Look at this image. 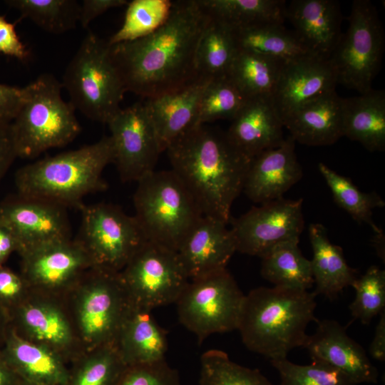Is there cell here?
Listing matches in <instances>:
<instances>
[{"mask_svg":"<svg viewBox=\"0 0 385 385\" xmlns=\"http://www.w3.org/2000/svg\"><path fill=\"white\" fill-rule=\"evenodd\" d=\"M126 367L115 346L108 344L83 365L71 385H116Z\"/></svg>","mask_w":385,"mask_h":385,"instance_id":"obj_42","label":"cell"},{"mask_svg":"<svg viewBox=\"0 0 385 385\" xmlns=\"http://www.w3.org/2000/svg\"><path fill=\"white\" fill-rule=\"evenodd\" d=\"M210 19L198 0L173 1L168 18L153 33L109 45L111 61L125 92L148 99L199 78L197 48Z\"/></svg>","mask_w":385,"mask_h":385,"instance_id":"obj_1","label":"cell"},{"mask_svg":"<svg viewBox=\"0 0 385 385\" xmlns=\"http://www.w3.org/2000/svg\"><path fill=\"white\" fill-rule=\"evenodd\" d=\"M24 277L9 269L0 266V299L12 300L23 291Z\"/></svg>","mask_w":385,"mask_h":385,"instance_id":"obj_48","label":"cell"},{"mask_svg":"<svg viewBox=\"0 0 385 385\" xmlns=\"http://www.w3.org/2000/svg\"><path fill=\"white\" fill-rule=\"evenodd\" d=\"M171 170L183 183L204 216L225 223L243 190L252 159L237 149L226 132L196 125L166 149Z\"/></svg>","mask_w":385,"mask_h":385,"instance_id":"obj_2","label":"cell"},{"mask_svg":"<svg viewBox=\"0 0 385 385\" xmlns=\"http://www.w3.org/2000/svg\"><path fill=\"white\" fill-rule=\"evenodd\" d=\"M237 52L232 28L211 16L197 48L198 76L210 78L227 76Z\"/></svg>","mask_w":385,"mask_h":385,"instance_id":"obj_33","label":"cell"},{"mask_svg":"<svg viewBox=\"0 0 385 385\" xmlns=\"http://www.w3.org/2000/svg\"><path fill=\"white\" fill-rule=\"evenodd\" d=\"M62 88L48 73L23 87V101L11 121L18 158H34L71 143L80 133L76 109L63 100Z\"/></svg>","mask_w":385,"mask_h":385,"instance_id":"obj_5","label":"cell"},{"mask_svg":"<svg viewBox=\"0 0 385 385\" xmlns=\"http://www.w3.org/2000/svg\"><path fill=\"white\" fill-rule=\"evenodd\" d=\"M318 169L328 187L335 202L359 223H366L375 234L382 231L372 220L373 210L383 207L385 202L376 192L361 191L349 178L343 176L323 163L318 164Z\"/></svg>","mask_w":385,"mask_h":385,"instance_id":"obj_34","label":"cell"},{"mask_svg":"<svg viewBox=\"0 0 385 385\" xmlns=\"http://www.w3.org/2000/svg\"><path fill=\"white\" fill-rule=\"evenodd\" d=\"M351 287L356 294L349 307L351 314L354 319L368 324L385 310V271L372 265Z\"/></svg>","mask_w":385,"mask_h":385,"instance_id":"obj_39","label":"cell"},{"mask_svg":"<svg viewBox=\"0 0 385 385\" xmlns=\"http://www.w3.org/2000/svg\"><path fill=\"white\" fill-rule=\"evenodd\" d=\"M16 250H19V245L16 237L9 227L0 222V266Z\"/></svg>","mask_w":385,"mask_h":385,"instance_id":"obj_50","label":"cell"},{"mask_svg":"<svg viewBox=\"0 0 385 385\" xmlns=\"http://www.w3.org/2000/svg\"><path fill=\"white\" fill-rule=\"evenodd\" d=\"M0 53L20 61L26 60L29 55L16 33L15 24L8 21L3 16H0Z\"/></svg>","mask_w":385,"mask_h":385,"instance_id":"obj_44","label":"cell"},{"mask_svg":"<svg viewBox=\"0 0 385 385\" xmlns=\"http://www.w3.org/2000/svg\"><path fill=\"white\" fill-rule=\"evenodd\" d=\"M283 122L272 95L247 98L226 132L232 143L252 159L284 140Z\"/></svg>","mask_w":385,"mask_h":385,"instance_id":"obj_20","label":"cell"},{"mask_svg":"<svg viewBox=\"0 0 385 385\" xmlns=\"http://www.w3.org/2000/svg\"><path fill=\"white\" fill-rule=\"evenodd\" d=\"M61 83L76 110L106 124L120 109L125 93L111 61L108 41L91 31L68 64Z\"/></svg>","mask_w":385,"mask_h":385,"instance_id":"obj_7","label":"cell"},{"mask_svg":"<svg viewBox=\"0 0 385 385\" xmlns=\"http://www.w3.org/2000/svg\"><path fill=\"white\" fill-rule=\"evenodd\" d=\"M237 50L289 61L312 53L283 24H257L232 29Z\"/></svg>","mask_w":385,"mask_h":385,"instance_id":"obj_29","label":"cell"},{"mask_svg":"<svg viewBox=\"0 0 385 385\" xmlns=\"http://www.w3.org/2000/svg\"><path fill=\"white\" fill-rule=\"evenodd\" d=\"M207 14L232 29L274 23L283 24L287 3L284 0H198Z\"/></svg>","mask_w":385,"mask_h":385,"instance_id":"obj_32","label":"cell"},{"mask_svg":"<svg viewBox=\"0 0 385 385\" xmlns=\"http://www.w3.org/2000/svg\"><path fill=\"white\" fill-rule=\"evenodd\" d=\"M245 294L227 269L189 280L175 303L180 323L202 343L237 330Z\"/></svg>","mask_w":385,"mask_h":385,"instance_id":"obj_9","label":"cell"},{"mask_svg":"<svg viewBox=\"0 0 385 385\" xmlns=\"http://www.w3.org/2000/svg\"><path fill=\"white\" fill-rule=\"evenodd\" d=\"M384 237L383 232L379 234H375L374 246L378 256L384 261Z\"/></svg>","mask_w":385,"mask_h":385,"instance_id":"obj_52","label":"cell"},{"mask_svg":"<svg viewBox=\"0 0 385 385\" xmlns=\"http://www.w3.org/2000/svg\"><path fill=\"white\" fill-rule=\"evenodd\" d=\"M317 324L315 332L308 336L304 346L312 360L334 367L356 384L377 383V368L342 324L329 319H318Z\"/></svg>","mask_w":385,"mask_h":385,"instance_id":"obj_17","label":"cell"},{"mask_svg":"<svg viewBox=\"0 0 385 385\" xmlns=\"http://www.w3.org/2000/svg\"><path fill=\"white\" fill-rule=\"evenodd\" d=\"M21 314L26 328L36 339L52 345L68 343V324L56 308L43 304H29L22 309Z\"/></svg>","mask_w":385,"mask_h":385,"instance_id":"obj_41","label":"cell"},{"mask_svg":"<svg viewBox=\"0 0 385 385\" xmlns=\"http://www.w3.org/2000/svg\"><path fill=\"white\" fill-rule=\"evenodd\" d=\"M0 222L16 237L19 251L53 241L70 239L66 209L56 204L16 194L0 202Z\"/></svg>","mask_w":385,"mask_h":385,"instance_id":"obj_14","label":"cell"},{"mask_svg":"<svg viewBox=\"0 0 385 385\" xmlns=\"http://www.w3.org/2000/svg\"><path fill=\"white\" fill-rule=\"evenodd\" d=\"M137 222L146 239L177 252L203 216L194 198L171 170H154L137 182Z\"/></svg>","mask_w":385,"mask_h":385,"instance_id":"obj_6","label":"cell"},{"mask_svg":"<svg viewBox=\"0 0 385 385\" xmlns=\"http://www.w3.org/2000/svg\"><path fill=\"white\" fill-rule=\"evenodd\" d=\"M270 362L279 373V385H358L339 370L319 361L301 365L286 357Z\"/></svg>","mask_w":385,"mask_h":385,"instance_id":"obj_40","label":"cell"},{"mask_svg":"<svg viewBox=\"0 0 385 385\" xmlns=\"http://www.w3.org/2000/svg\"><path fill=\"white\" fill-rule=\"evenodd\" d=\"M26 279L46 287L63 286L78 277L90 258L78 241L60 240L21 252Z\"/></svg>","mask_w":385,"mask_h":385,"instance_id":"obj_21","label":"cell"},{"mask_svg":"<svg viewBox=\"0 0 385 385\" xmlns=\"http://www.w3.org/2000/svg\"><path fill=\"white\" fill-rule=\"evenodd\" d=\"M343 135L370 152L385 150V92L371 89L343 98Z\"/></svg>","mask_w":385,"mask_h":385,"instance_id":"obj_26","label":"cell"},{"mask_svg":"<svg viewBox=\"0 0 385 385\" xmlns=\"http://www.w3.org/2000/svg\"><path fill=\"white\" fill-rule=\"evenodd\" d=\"M369 353L375 360L385 361V310L380 314L374 338L369 347Z\"/></svg>","mask_w":385,"mask_h":385,"instance_id":"obj_49","label":"cell"},{"mask_svg":"<svg viewBox=\"0 0 385 385\" xmlns=\"http://www.w3.org/2000/svg\"><path fill=\"white\" fill-rule=\"evenodd\" d=\"M23 101V88L0 83V120L11 122Z\"/></svg>","mask_w":385,"mask_h":385,"instance_id":"obj_46","label":"cell"},{"mask_svg":"<svg viewBox=\"0 0 385 385\" xmlns=\"http://www.w3.org/2000/svg\"><path fill=\"white\" fill-rule=\"evenodd\" d=\"M309 237L313 252L310 260L312 272L316 285L313 293L333 300L344 288L351 286L357 277L356 270L347 264L342 248L329 241L324 225L310 224Z\"/></svg>","mask_w":385,"mask_h":385,"instance_id":"obj_27","label":"cell"},{"mask_svg":"<svg viewBox=\"0 0 385 385\" xmlns=\"http://www.w3.org/2000/svg\"><path fill=\"white\" fill-rule=\"evenodd\" d=\"M16 158L11 122L0 120V183Z\"/></svg>","mask_w":385,"mask_h":385,"instance_id":"obj_45","label":"cell"},{"mask_svg":"<svg viewBox=\"0 0 385 385\" xmlns=\"http://www.w3.org/2000/svg\"><path fill=\"white\" fill-rule=\"evenodd\" d=\"M26 385H34V384H27V383H26Z\"/></svg>","mask_w":385,"mask_h":385,"instance_id":"obj_53","label":"cell"},{"mask_svg":"<svg viewBox=\"0 0 385 385\" xmlns=\"http://www.w3.org/2000/svg\"><path fill=\"white\" fill-rule=\"evenodd\" d=\"M342 99L336 90L330 91L284 116V127L301 144H334L344 136Z\"/></svg>","mask_w":385,"mask_h":385,"instance_id":"obj_24","label":"cell"},{"mask_svg":"<svg viewBox=\"0 0 385 385\" xmlns=\"http://www.w3.org/2000/svg\"><path fill=\"white\" fill-rule=\"evenodd\" d=\"M198 385H273L258 369L240 365L218 349L204 352L200 358Z\"/></svg>","mask_w":385,"mask_h":385,"instance_id":"obj_37","label":"cell"},{"mask_svg":"<svg viewBox=\"0 0 385 385\" xmlns=\"http://www.w3.org/2000/svg\"><path fill=\"white\" fill-rule=\"evenodd\" d=\"M80 237L93 268L120 272L147 242L134 215L109 203L83 205Z\"/></svg>","mask_w":385,"mask_h":385,"instance_id":"obj_10","label":"cell"},{"mask_svg":"<svg viewBox=\"0 0 385 385\" xmlns=\"http://www.w3.org/2000/svg\"><path fill=\"white\" fill-rule=\"evenodd\" d=\"M116 385H181L178 371L165 360L127 366Z\"/></svg>","mask_w":385,"mask_h":385,"instance_id":"obj_43","label":"cell"},{"mask_svg":"<svg viewBox=\"0 0 385 385\" xmlns=\"http://www.w3.org/2000/svg\"><path fill=\"white\" fill-rule=\"evenodd\" d=\"M128 4L127 0H83L81 4L79 22L83 28H87L94 19L108 10Z\"/></svg>","mask_w":385,"mask_h":385,"instance_id":"obj_47","label":"cell"},{"mask_svg":"<svg viewBox=\"0 0 385 385\" xmlns=\"http://www.w3.org/2000/svg\"><path fill=\"white\" fill-rule=\"evenodd\" d=\"M285 62L237 50L227 76L246 98L272 95Z\"/></svg>","mask_w":385,"mask_h":385,"instance_id":"obj_31","label":"cell"},{"mask_svg":"<svg viewBox=\"0 0 385 385\" xmlns=\"http://www.w3.org/2000/svg\"><path fill=\"white\" fill-rule=\"evenodd\" d=\"M120 275L130 304L150 311L175 304L190 280L177 252L149 241Z\"/></svg>","mask_w":385,"mask_h":385,"instance_id":"obj_11","label":"cell"},{"mask_svg":"<svg viewBox=\"0 0 385 385\" xmlns=\"http://www.w3.org/2000/svg\"><path fill=\"white\" fill-rule=\"evenodd\" d=\"M298 243L279 245L260 257L261 275L274 287L308 291L313 286L311 262L302 255Z\"/></svg>","mask_w":385,"mask_h":385,"instance_id":"obj_30","label":"cell"},{"mask_svg":"<svg viewBox=\"0 0 385 385\" xmlns=\"http://www.w3.org/2000/svg\"><path fill=\"white\" fill-rule=\"evenodd\" d=\"M227 223L202 216L186 236L177 251L189 279L227 269L236 244Z\"/></svg>","mask_w":385,"mask_h":385,"instance_id":"obj_19","label":"cell"},{"mask_svg":"<svg viewBox=\"0 0 385 385\" xmlns=\"http://www.w3.org/2000/svg\"><path fill=\"white\" fill-rule=\"evenodd\" d=\"M286 18L302 43L313 54L329 58L342 32V14L335 0H292Z\"/></svg>","mask_w":385,"mask_h":385,"instance_id":"obj_22","label":"cell"},{"mask_svg":"<svg viewBox=\"0 0 385 385\" xmlns=\"http://www.w3.org/2000/svg\"><path fill=\"white\" fill-rule=\"evenodd\" d=\"M79 309L83 335L90 341L109 344L115 340L130 306L120 272L94 268Z\"/></svg>","mask_w":385,"mask_h":385,"instance_id":"obj_15","label":"cell"},{"mask_svg":"<svg viewBox=\"0 0 385 385\" xmlns=\"http://www.w3.org/2000/svg\"><path fill=\"white\" fill-rule=\"evenodd\" d=\"M302 198L270 201L235 219L230 230L237 252L262 257L274 247L299 242L304 221Z\"/></svg>","mask_w":385,"mask_h":385,"instance_id":"obj_12","label":"cell"},{"mask_svg":"<svg viewBox=\"0 0 385 385\" xmlns=\"http://www.w3.org/2000/svg\"><path fill=\"white\" fill-rule=\"evenodd\" d=\"M8 364L27 384L66 385L69 376L61 360L43 346L11 335L8 344Z\"/></svg>","mask_w":385,"mask_h":385,"instance_id":"obj_28","label":"cell"},{"mask_svg":"<svg viewBox=\"0 0 385 385\" xmlns=\"http://www.w3.org/2000/svg\"><path fill=\"white\" fill-rule=\"evenodd\" d=\"M346 31L329 56L338 83L359 93L371 90L382 62L384 31L376 6L369 0L352 2Z\"/></svg>","mask_w":385,"mask_h":385,"instance_id":"obj_8","label":"cell"},{"mask_svg":"<svg viewBox=\"0 0 385 385\" xmlns=\"http://www.w3.org/2000/svg\"><path fill=\"white\" fill-rule=\"evenodd\" d=\"M329 58L314 54L286 61L272 95L282 119L304 104L336 90Z\"/></svg>","mask_w":385,"mask_h":385,"instance_id":"obj_16","label":"cell"},{"mask_svg":"<svg viewBox=\"0 0 385 385\" xmlns=\"http://www.w3.org/2000/svg\"><path fill=\"white\" fill-rule=\"evenodd\" d=\"M15 375L10 366L0 359V385H15Z\"/></svg>","mask_w":385,"mask_h":385,"instance_id":"obj_51","label":"cell"},{"mask_svg":"<svg viewBox=\"0 0 385 385\" xmlns=\"http://www.w3.org/2000/svg\"><path fill=\"white\" fill-rule=\"evenodd\" d=\"M246 98L228 76L213 78L200 99L197 125L220 119H232Z\"/></svg>","mask_w":385,"mask_h":385,"instance_id":"obj_38","label":"cell"},{"mask_svg":"<svg viewBox=\"0 0 385 385\" xmlns=\"http://www.w3.org/2000/svg\"><path fill=\"white\" fill-rule=\"evenodd\" d=\"M113 161L123 182H138L155 167L162 152L144 103L120 108L107 123Z\"/></svg>","mask_w":385,"mask_h":385,"instance_id":"obj_13","label":"cell"},{"mask_svg":"<svg viewBox=\"0 0 385 385\" xmlns=\"http://www.w3.org/2000/svg\"><path fill=\"white\" fill-rule=\"evenodd\" d=\"M150 312L130 304L120 324L115 346L126 366L165 360L167 334Z\"/></svg>","mask_w":385,"mask_h":385,"instance_id":"obj_25","label":"cell"},{"mask_svg":"<svg viewBox=\"0 0 385 385\" xmlns=\"http://www.w3.org/2000/svg\"><path fill=\"white\" fill-rule=\"evenodd\" d=\"M113 161L112 139L103 136L94 143L19 168L14 178L17 194L80 210L86 195L107 189L102 174Z\"/></svg>","mask_w":385,"mask_h":385,"instance_id":"obj_4","label":"cell"},{"mask_svg":"<svg viewBox=\"0 0 385 385\" xmlns=\"http://www.w3.org/2000/svg\"><path fill=\"white\" fill-rule=\"evenodd\" d=\"M303 176L295 153V141L287 136L277 147L252 158L242 192L254 202L263 204L281 197Z\"/></svg>","mask_w":385,"mask_h":385,"instance_id":"obj_18","label":"cell"},{"mask_svg":"<svg viewBox=\"0 0 385 385\" xmlns=\"http://www.w3.org/2000/svg\"><path fill=\"white\" fill-rule=\"evenodd\" d=\"M313 292L259 287L245 296L237 330L245 346L270 360L286 358L304 347L314 315Z\"/></svg>","mask_w":385,"mask_h":385,"instance_id":"obj_3","label":"cell"},{"mask_svg":"<svg viewBox=\"0 0 385 385\" xmlns=\"http://www.w3.org/2000/svg\"><path fill=\"white\" fill-rule=\"evenodd\" d=\"M212 79L200 77L179 90L144 102L162 152L183 133L198 125L200 99Z\"/></svg>","mask_w":385,"mask_h":385,"instance_id":"obj_23","label":"cell"},{"mask_svg":"<svg viewBox=\"0 0 385 385\" xmlns=\"http://www.w3.org/2000/svg\"><path fill=\"white\" fill-rule=\"evenodd\" d=\"M169 0H133L128 4L121 27L109 38V45L135 40L158 29L168 18Z\"/></svg>","mask_w":385,"mask_h":385,"instance_id":"obj_36","label":"cell"},{"mask_svg":"<svg viewBox=\"0 0 385 385\" xmlns=\"http://www.w3.org/2000/svg\"><path fill=\"white\" fill-rule=\"evenodd\" d=\"M10 7L47 32L59 34L79 22L81 4L75 0H8Z\"/></svg>","mask_w":385,"mask_h":385,"instance_id":"obj_35","label":"cell"}]
</instances>
